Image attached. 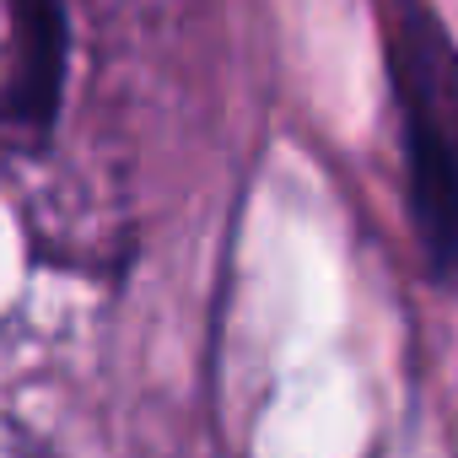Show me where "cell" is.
Returning a JSON list of instances; mask_svg holds the SVG:
<instances>
[{
	"instance_id": "1",
	"label": "cell",
	"mask_w": 458,
	"mask_h": 458,
	"mask_svg": "<svg viewBox=\"0 0 458 458\" xmlns=\"http://www.w3.org/2000/svg\"><path fill=\"white\" fill-rule=\"evenodd\" d=\"M377 33L415 243L431 281H458V38L431 0H377Z\"/></svg>"
},
{
	"instance_id": "2",
	"label": "cell",
	"mask_w": 458,
	"mask_h": 458,
	"mask_svg": "<svg viewBox=\"0 0 458 458\" xmlns=\"http://www.w3.org/2000/svg\"><path fill=\"white\" fill-rule=\"evenodd\" d=\"M12 12V71L0 87V124L6 135L38 140L55 114H60V87H65V6L60 0H6Z\"/></svg>"
},
{
	"instance_id": "3",
	"label": "cell",
	"mask_w": 458,
	"mask_h": 458,
	"mask_svg": "<svg viewBox=\"0 0 458 458\" xmlns=\"http://www.w3.org/2000/svg\"><path fill=\"white\" fill-rule=\"evenodd\" d=\"M0 458H49V447L12 415H0Z\"/></svg>"
}]
</instances>
